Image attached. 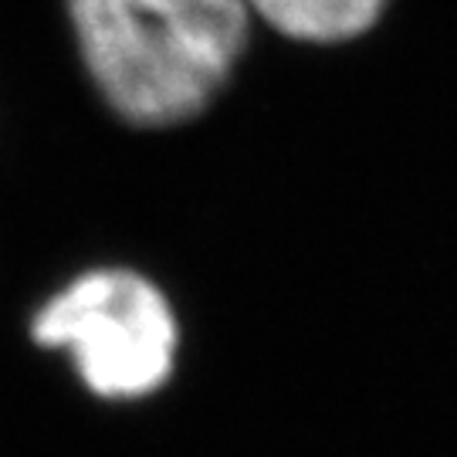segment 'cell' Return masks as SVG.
<instances>
[{
  "label": "cell",
  "mask_w": 457,
  "mask_h": 457,
  "mask_svg": "<svg viewBox=\"0 0 457 457\" xmlns=\"http://www.w3.org/2000/svg\"><path fill=\"white\" fill-rule=\"evenodd\" d=\"M68 17L98 96L139 129L207 112L251 28L245 0H68Z\"/></svg>",
  "instance_id": "cell-1"
},
{
  "label": "cell",
  "mask_w": 457,
  "mask_h": 457,
  "mask_svg": "<svg viewBox=\"0 0 457 457\" xmlns=\"http://www.w3.org/2000/svg\"><path fill=\"white\" fill-rule=\"evenodd\" d=\"M28 343L65 360L75 383L102 403H143L180 370L183 326L163 285L136 268H88L28 315Z\"/></svg>",
  "instance_id": "cell-2"
},
{
  "label": "cell",
  "mask_w": 457,
  "mask_h": 457,
  "mask_svg": "<svg viewBox=\"0 0 457 457\" xmlns=\"http://www.w3.org/2000/svg\"><path fill=\"white\" fill-rule=\"evenodd\" d=\"M278 34L305 45H345L373 31L390 0H245Z\"/></svg>",
  "instance_id": "cell-3"
}]
</instances>
